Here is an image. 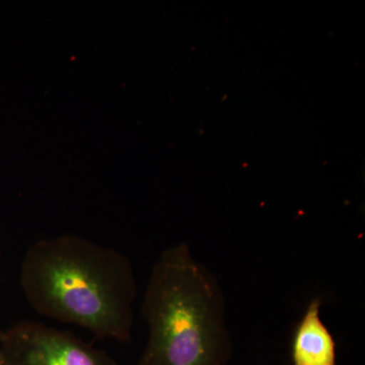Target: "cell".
Returning <instances> with one entry per match:
<instances>
[{"mask_svg":"<svg viewBox=\"0 0 365 365\" xmlns=\"http://www.w3.org/2000/svg\"><path fill=\"white\" fill-rule=\"evenodd\" d=\"M20 282L41 316L81 327L100 339L130 342L137 283L121 252L78 235L42 240L26 250Z\"/></svg>","mask_w":365,"mask_h":365,"instance_id":"obj_1","label":"cell"},{"mask_svg":"<svg viewBox=\"0 0 365 365\" xmlns=\"http://www.w3.org/2000/svg\"><path fill=\"white\" fill-rule=\"evenodd\" d=\"M140 313L150 334L136 365H227L232 360L222 287L188 245L160 254Z\"/></svg>","mask_w":365,"mask_h":365,"instance_id":"obj_2","label":"cell"},{"mask_svg":"<svg viewBox=\"0 0 365 365\" xmlns=\"http://www.w3.org/2000/svg\"><path fill=\"white\" fill-rule=\"evenodd\" d=\"M6 365H120L74 334L33 321H20L4 331Z\"/></svg>","mask_w":365,"mask_h":365,"instance_id":"obj_3","label":"cell"},{"mask_svg":"<svg viewBox=\"0 0 365 365\" xmlns=\"http://www.w3.org/2000/svg\"><path fill=\"white\" fill-rule=\"evenodd\" d=\"M322 300L313 299L295 326L292 365H337V345L321 318Z\"/></svg>","mask_w":365,"mask_h":365,"instance_id":"obj_4","label":"cell"},{"mask_svg":"<svg viewBox=\"0 0 365 365\" xmlns=\"http://www.w3.org/2000/svg\"><path fill=\"white\" fill-rule=\"evenodd\" d=\"M2 338H4V330L0 328V365H6L4 360V345H2Z\"/></svg>","mask_w":365,"mask_h":365,"instance_id":"obj_5","label":"cell"},{"mask_svg":"<svg viewBox=\"0 0 365 365\" xmlns=\"http://www.w3.org/2000/svg\"><path fill=\"white\" fill-rule=\"evenodd\" d=\"M0 258H1V250H0Z\"/></svg>","mask_w":365,"mask_h":365,"instance_id":"obj_6","label":"cell"}]
</instances>
